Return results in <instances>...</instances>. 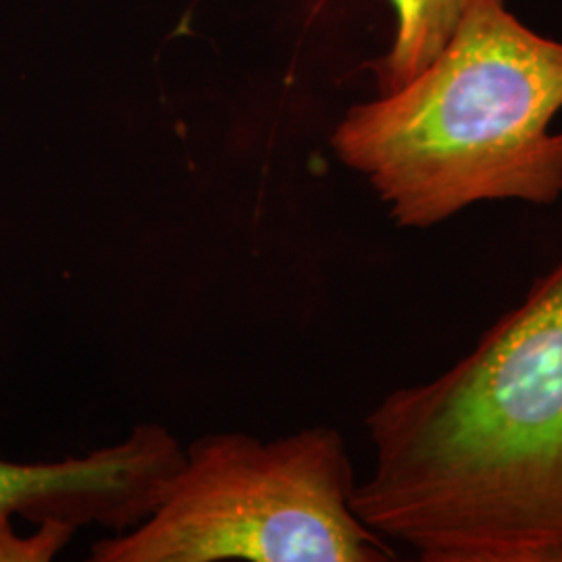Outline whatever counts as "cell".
Here are the masks:
<instances>
[{
  "instance_id": "cell-5",
  "label": "cell",
  "mask_w": 562,
  "mask_h": 562,
  "mask_svg": "<svg viewBox=\"0 0 562 562\" xmlns=\"http://www.w3.org/2000/svg\"><path fill=\"white\" fill-rule=\"evenodd\" d=\"M387 2L394 9L396 30L390 50L373 65L380 94L401 88L436 59L477 0Z\"/></svg>"
},
{
  "instance_id": "cell-1",
  "label": "cell",
  "mask_w": 562,
  "mask_h": 562,
  "mask_svg": "<svg viewBox=\"0 0 562 562\" xmlns=\"http://www.w3.org/2000/svg\"><path fill=\"white\" fill-rule=\"evenodd\" d=\"M367 429L352 508L385 540L423 562H562V261Z\"/></svg>"
},
{
  "instance_id": "cell-4",
  "label": "cell",
  "mask_w": 562,
  "mask_h": 562,
  "mask_svg": "<svg viewBox=\"0 0 562 562\" xmlns=\"http://www.w3.org/2000/svg\"><path fill=\"white\" fill-rule=\"evenodd\" d=\"M99 490V471L88 457L53 462L0 459V562H34L41 557L38 536H23L15 521L36 529L80 527L94 510Z\"/></svg>"
},
{
  "instance_id": "cell-2",
  "label": "cell",
  "mask_w": 562,
  "mask_h": 562,
  "mask_svg": "<svg viewBox=\"0 0 562 562\" xmlns=\"http://www.w3.org/2000/svg\"><path fill=\"white\" fill-rule=\"evenodd\" d=\"M561 111L562 42L477 0L415 78L346 111L331 148L392 222L427 229L477 202L559 201Z\"/></svg>"
},
{
  "instance_id": "cell-3",
  "label": "cell",
  "mask_w": 562,
  "mask_h": 562,
  "mask_svg": "<svg viewBox=\"0 0 562 562\" xmlns=\"http://www.w3.org/2000/svg\"><path fill=\"white\" fill-rule=\"evenodd\" d=\"M355 469L340 434L308 427L262 442L209 434L155 510L94 543V562H387L394 548L352 508Z\"/></svg>"
}]
</instances>
